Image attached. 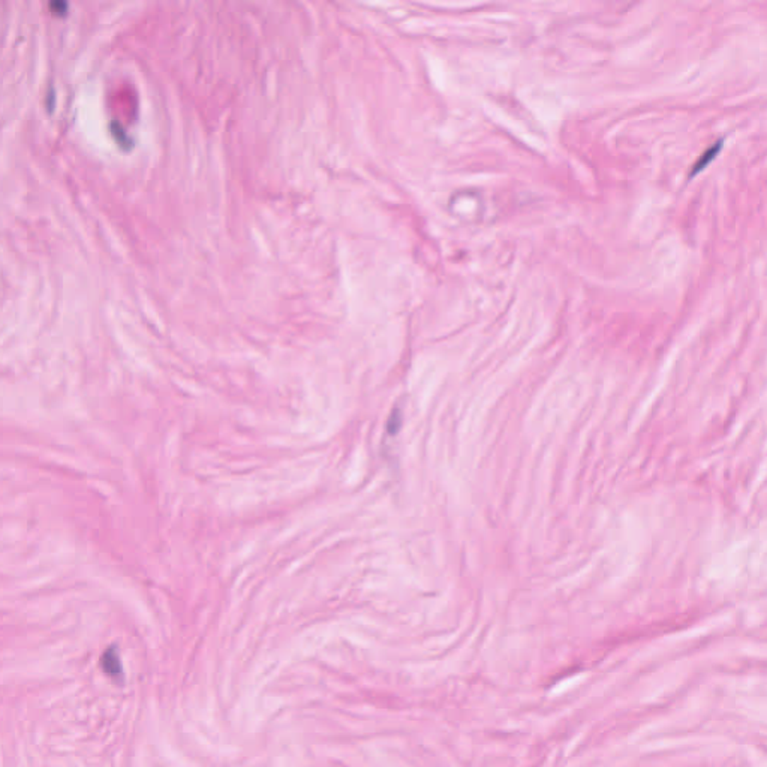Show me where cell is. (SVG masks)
I'll return each mask as SVG.
<instances>
[{
    "label": "cell",
    "instance_id": "6da1fadb",
    "mask_svg": "<svg viewBox=\"0 0 767 767\" xmlns=\"http://www.w3.org/2000/svg\"><path fill=\"white\" fill-rule=\"evenodd\" d=\"M723 145H724V140L716 141L713 145H711V147L700 156V159H699L696 164H694V167H692V169H691V177L697 176L699 173L703 171L704 168H708V165L715 159V157L718 156V153L721 152Z\"/></svg>",
    "mask_w": 767,
    "mask_h": 767
}]
</instances>
